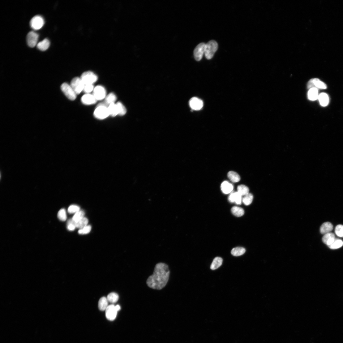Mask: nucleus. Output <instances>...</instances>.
I'll list each match as a JSON object with an SVG mask.
<instances>
[{
    "label": "nucleus",
    "mask_w": 343,
    "mask_h": 343,
    "mask_svg": "<svg viewBox=\"0 0 343 343\" xmlns=\"http://www.w3.org/2000/svg\"><path fill=\"white\" fill-rule=\"evenodd\" d=\"M189 104L192 109L196 111L202 109L204 105L203 101L196 97L191 98L189 102Z\"/></svg>",
    "instance_id": "12"
},
{
    "label": "nucleus",
    "mask_w": 343,
    "mask_h": 343,
    "mask_svg": "<svg viewBox=\"0 0 343 343\" xmlns=\"http://www.w3.org/2000/svg\"><path fill=\"white\" fill-rule=\"evenodd\" d=\"M107 298L109 302L111 303H115L119 300V296L117 293L113 292L108 295Z\"/></svg>",
    "instance_id": "33"
},
{
    "label": "nucleus",
    "mask_w": 343,
    "mask_h": 343,
    "mask_svg": "<svg viewBox=\"0 0 343 343\" xmlns=\"http://www.w3.org/2000/svg\"><path fill=\"white\" fill-rule=\"evenodd\" d=\"M39 35L37 33L33 31L29 32L27 35V41L28 45L30 48H34L37 45Z\"/></svg>",
    "instance_id": "9"
},
{
    "label": "nucleus",
    "mask_w": 343,
    "mask_h": 343,
    "mask_svg": "<svg viewBox=\"0 0 343 343\" xmlns=\"http://www.w3.org/2000/svg\"><path fill=\"white\" fill-rule=\"evenodd\" d=\"M80 210V208L76 205H72L70 206L68 209V211L70 214L76 213V212Z\"/></svg>",
    "instance_id": "39"
},
{
    "label": "nucleus",
    "mask_w": 343,
    "mask_h": 343,
    "mask_svg": "<svg viewBox=\"0 0 343 343\" xmlns=\"http://www.w3.org/2000/svg\"><path fill=\"white\" fill-rule=\"evenodd\" d=\"M206 45L204 43H200L196 46L195 49L194 56L197 61H199L202 60L203 55L205 54Z\"/></svg>",
    "instance_id": "8"
},
{
    "label": "nucleus",
    "mask_w": 343,
    "mask_h": 343,
    "mask_svg": "<svg viewBox=\"0 0 343 343\" xmlns=\"http://www.w3.org/2000/svg\"><path fill=\"white\" fill-rule=\"evenodd\" d=\"M228 177L229 179L233 182H238L241 180L240 175L234 171H229L228 174Z\"/></svg>",
    "instance_id": "25"
},
{
    "label": "nucleus",
    "mask_w": 343,
    "mask_h": 343,
    "mask_svg": "<svg viewBox=\"0 0 343 343\" xmlns=\"http://www.w3.org/2000/svg\"><path fill=\"white\" fill-rule=\"evenodd\" d=\"M246 250L244 248L238 247L233 248L231 251V253L234 256H239L244 254Z\"/></svg>",
    "instance_id": "27"
},
{
    "label": "nucleus",
    "mask_w": 343,
    "mask_h": 343,
    "mask_svg": "<svg viewBox=\"0 0 343 343\" xmlns=\"http://www.w3.org/2000/svg\"><path fill=\"white\" fill-rule=\"evenodd\" d=\"M108 301L107 298L105 297L101 298L99 300L98 303V307L99 310L102 311H105L108 305Z\"/></svg>",
    "instance_id": "21"
},
{
    "label": "nucleus",
    "mask_w": 343,
    "mask_h": 343,
    "mask_svg": "<svg viewBox=\"0 0 343 343\" xmlns=\"http://www.w3.org/2000/svg\"><path fill=\"white\" fill-rule=\"evenodd\" d=\"M308 87L309 88H318L322 89L327 88V86L324 82L321 81L318 79H311L308 84Z\"/></svg>",
    "instance_id": "13"
},
{
    "label": "nucleus",
    "mask_w": 343,
    "mask_h": 343,
    "mask_svg": "<svg viewBox=\"0 0 343 343\" xmlns=\"http://www.w3.org/2000/svg\"><path fill=\"white\" fill-rule=\"evenodd\" d=\"M88 222V219L84 217L78 221L75 222V225L76 228L81 229L87 226Z\"/></svg>",
    "instance_id": "29"
},
{
    "label": "nucleus",
    "mask_w": 343,
    "mask_h": 343,
    "mask_svg": "<svg viewBox=\"0 0 343 343\" xmlns=\"http://www.w3.org/2000/svg\"><path fill=\"white\" fill-rule=\"evenodd\" d=\"M218 48V44L215 41H210L206 44L205 54L208 60H210L213 57Z\"/></svg>",
    "instance_id": "3"
},
{
    "label": "nucleus",
    "mask_w": 343,
    "mask_h": 343,
    "mask_svg": "<svg viewBox=\"0 0 343 343\" xmlns=\"http://www.w3.org/2000/svg\"><path fill=\"white\" fill-rule=\"evenodd\" d=\"M333 229V225L330 222H327L324 223L321 225L320 231L322 234H325L330 233Z\"/></svg>",
    "instance_id": "18"
},
{
    "label": "nucleus",
    "mask_w": 343,
    "mask_h": 343,
    "mask_svg": "<svg viewBox=\"0 0 343 343\" xmlns=\"http://www.w3.org/2000/svg\"><path fill=\"white\" fill-rule=\"evenodd\" d=\"M108 108L110 115L114 117L119 115V111L116 104L111 103L109 106Z\"/></svg>",
    "instance_id": "22"
},
{
    "label": "nucleus",
    "mask_w": 343,
    "mask_h": 343,
    "mask_svg": "<svg viewBox=\"0 0 343 343\" xmlns=\"http://www.w3.org/2000/svg\"><path fill=\"white\" fill-rule=\"evenodd\" d=\"M67 229L70 231L75 230L76 228L75 225V222L72 219L69 220L67 222Z\"/></svg>",
    "instance_id": "38"
},
{
    "label": "nucleus",
    "mask_w": 343,
    "mask_h": 343,
    "mask_svg": "<svg viewBox=\"0 0 343 343\" xmlns=\"http://www.w3.org/2000/svg\"><path fill=\"white\" fill-rule=\"evenodd\" d=\"M45 23L43 18L41 16H34L31 19L30 25L31 28L34 30H37L41 29Z\"/></svg>",
    "instance_id": "7"
},
{
    "label": "nucleus",
    "mask_w": 343,
    "mask_h": 343,
    "mask_svg": "<svg viewBox=\"0 0 343 343\" xmlns=\"http://www.w3.org/2000/svg\"><path fill=\"white\" fill-rule=\"evenodd\" d=\"M105 316L108 320L113 321L116 317L118 311L113 304L109 305L105 310Z\"/></svg>",
    "instance_id": "11"
},
{
    "label": "nucleus",
    "mask_w": 343,
    "mask_h": 343,
    "mask_svg": "<svg viewBox=\"0 0 343 343\" xmlns=\"http://www.w3.org/2000/svg\"><path fill=\"white\" fill-rule=\"evenodd\" d=\"M318 99L321 105L323 106H326L328 104L329 97L327 94L325 93H322L319 94Z\"/></svg>",
    "instance_id": "20"
},
{
    "label": "nucleus",
    "mask_w": 343,
    "mask_h": 343,
    "mask_svg": "<svg viewBox=\"0 0 343 343\" xmlns=\"http://www.w3.org/2000/svg\"><path fill=\"white\" fill-rule=\"evenodd\" d=\"M253 196L251 193H248L244 196L242 199V201L244 204L246 206L250 205L252 203L253 199Z\"/></svg>",
    "instance_id": "31"
},
{
    "label": "nucleus",
    "mask_w": 343,
    "mask_h": 343,
    "mask_svg": "<svg viewBox=\"0 0 343 343\" xmlns=\"http://www.w3.org/2000/svg\"><path fill=\"white\" fill-rule=\"evenodd\" d=\"M116 104L117 105L118 111H119V115L121 116L125 115L126 112V110L125 106L120 102H118Z\"/></svg>",
    "instance_id": "35"
},
{
    "label": "nucleus",
    "mask_w": 343,
    "mask_h": 343,
    "mask_svg": "<svg viewBox=\"0 0 343 343\" xmlns=\"http://www.w3.org/2000/svg\"><path fill=\"white\" fill-rule=\"evenodd\" d=\"M170 275L168 265L164 263H159L156 265L152 274L147 279V285L152 289L161 290L167 285Z\"/></svg>",
    "instance_id": "1"
},
{
    "label": "nucleus",
    "mask_w": 343,
    "mask_h": 343,
    "mask_svg": "<svg viewBox=\"0 0 343 343\" xmlns=\"http://www.w3.org/2000/svg\"><path fill=\"white\" fill-rule=\"evenodd\" d=\"M50 45V42L47 39H45L38 43L37 45V48L40 50L44 51L48 49Z\"/></svg>",
    "instance_id": "19"
},
{
    "label": "nucleus",
    "mask_w": 343,
    "mask_h": 343,
    "mask_svg": "<svg viewBox=\"0 0 343 343\" xmlns=\"http://www.w3.org/2000/svg\"><path fill=\"white\" fill-rule=\"evenodd\" d=\"M249 188L244 185H240L238 187V192L242 196L249 193Z\"/></svg>",
    "instance_id": "30"
},
{
    "label": "nucleus",
    "mask_w": 343,
    "mask_h": 343,
    "mask_svg": "<svg viewBox=\"0 0 343 343\" xmlns=\"http://www.w3.org/2000/svg\"><path fill=\"white\" fill-rule=\"evenodd\" d=\"M343 245V242L341 240L336 238L333 242L328 247L331 249L335 250L341 247Z\"/></svg>",
    "instance_id": "32"
},
{
    "label": "nucleus",
    "mask_w": 343,
    "mask_h": 343,
    "mask_svg": "<svg viewBox=\"0 0 343 343\" xmlns=\"http://www.w3.org/2000/svg\"><path fill=\"white\" fill-rule=\"evenodd\" d=\"M94 88L93 85H85L83 91L86 94L89 93L93 91Z\"/></svg>",
    "instance_id": "41"
},
{
    "label": "nucleus",
    "mask_w": 343,
    "mask_h": 343,
    "mask_svg": "<svg viewBox=\"0 0 343 343\" xmlns=\"http://www.w3.org/2000/svg\"><path fill=\"white\" fill-rule=\"evenodd\" d=\"M116 100L117 97L115 94L111 92L106 96L104 103L109 106L111 103H114Z\"/></svg>",
    "instance_id": "28"
},
{
    "label": "nucleus",
    "mask_w": 343,
    "mask_h": 343,
    "mask_svg": "<svg viewBox=\"0 0 343 343\" xmlns=\"http://www.w3.org/2000/svg\"><path fill=\"white\" fill-rule=\"evenodd\" d=\"M223 259L221 258L218 257H216L211 264L210 268L212 270L218 268L221 265Z\"/></svg>",
    "instance_id": "24"
},
{
    "label": "nucleus",
    "mask_w": 343,
    "mask_h": 343,
    "mask_svg": "<svg viewBox=\"0 0 343 343\" xmlns=\"http://www.w3.org/2000/svg\"><path fill=\"white\" fill-rule=\"evenodd\" d=\"M58 217L59 220L62 221H65L67 218L66 210L64 209H61L58 212Z\"/></svg>",
    "instance_id": "36"
},
{
    "label": "nucleus",
    "mask_w": 343,
    "mask_h": 343,
    "mask_svg": "<svg viewBox=\"0 0 343 343\" xmlns=\"http://www.w3.org/2000/svg\"><path fill=\"white\" fill-rule=\"evenodd\" d=\"M242 199V196L238 192L231 193L228 198L229 200L230 203H235L238 205L241 204Z\"/></svg>",
    "instance_id": "15"
},
{
    "label": "nucleus",
    "mask_w": 343,
    "mask_h": 343,
    "mask_svg": "<svg viewBox=\"0 0 343 343\" xmlns=\"http://www.w3.org/2000/svg\"><path fill=\"white\" fill-rule=\"evenodd\" d=\"M336 239L335 236L334 234L329 233L324 234L322 238L324 243L328 246L332 244Z\"/></svg>",
    "instance_id": "17"
},
{
    "label": "nucleus",
    "mask_w": 343,
    "mask_h": 343,
    "mask_svg": "<svg viewBox=\"0 0 343 343\" xmlns=\"http://www.w3.org/2000/svg\"><path fill=\"white\" fill-rule=\"evenodd\" d=\"M231 212L234 216L240 217L243 216L244 214V209L240 207L234 206L231 209Z\"/></svg>",
    "instance_id": "26"
},
{
    "label": "nucleus",
    "mask_w": 343,
    "mask_h": 343,
    "mask_svg": "<svg viewBox=\"0 0 343 343\" xmlns=\"http://www.w3.org/2000/svg\"><path fill=\"white\" fill-rule=\"evenodd\" d=\"M61 89L66 96L70 100L74 101L76 99L77 94L70 85L66 83H64L61 85Z\"/></svg>",
    "instance_id": "5"
},
{
    "label": "nucleus",
    "mask_w": 343,
    "mask_h": 343,
    "mask_svg": "<svg viewBox=\"0 0 343 343\" xmlns=\"http://www.w3.org/2000/svg\"><path fill=\"white\" fill-rule=\"evenodd\" d=\"M318 96L317 88H313L310 89L308 92V97L310 100L315 101L318 98Z\"/></svg>",
    "instance_id": "23"
},
{
    "label": "nucleus",
    "mask_w": 343,
    "mask_h": 343,
    "mask_svg": "<svg viewBox=\"0 0 343 343\" xmlns=\"http://www.w3.org/2000/svg\"><path fill=\"white\" fill-rule=\"evenodd\" d=\"M335 232L339 237L343 238V225H337L335 229Z\"/></svg>",
    "instance_id": "37"
},
{
    "label": "nucleus",
    "mask_w": 343,
    "mask_h": 343,
    "mask_svg": "<svg viewBox=\"0 0 343 343\" xmlns=\"http://www.w3.org/2000/svg\"><path fill=\"white\" fill-rule=\"evenodd\" d=\"M82 103L86 105H91L96 103L97 100L93 94H86L81 98Z\"/></svg>",
    "instance_id": "14"
},
{
    "label": "nucleus",
    "mask_w": 343,
    "mask_h": 343,
    "mask_svg": "<svg viewBox=\"0 0 343 343\" xmlns=\"http://www.w3.org/2000/svg\"><path fill=\"white\" fill-rule=\"evenodd\" d=\"M108 106L104 102L99 104L94 112V115L97 119L103 120L110 115Z\"/></svg>",
    "instance_id": "2"
},
{
    "label": "nucleus",
    "mask_w": 343,
    "mask_h": 343,
    "mask_svg": "<svg viewBox=\"0 0 343 343\" xmlns=\"http://www.w3.org/2000/svg\"><path fill=\"white\" fill-rule=\"evenodd\" d=\"M233 185L227 181L223 182L221 185V190L223 193L228 194L232 192L233 190Z\"/></svg>",
    "instance_id": "16"
},
{
    "label": "nucleus",
    "mask_w": 343,
    "mask_h": 343,
    "mask_svg": "<svg viewBox=\"0 0 343 343\" xmlns=\"http://www.w3.org/2000/svg\"><path fill=\"white\" fill-rule=\"evenodd\" d=\"M92 94L97 101H100L105 98L106 97V91L103 87L98 86L94 88Z\"/></svg>",
    "instance_id": "10"
},
{
    "label": "nucleus",
    "mask_w": 343,
    "mask_h": 343,
    "mask_svg": "<svg viewBox=\"0 0 343 343\" xmlns=\"http://www.w3.org/2000/svg\"><path fill=\"white\" fill-rule=\"evenodd\" d=\"M91 230V227L90 225H87L83 228L80 229L78 233L80 234H84L89 233Z\"/></svg>",
    "instance_id": "40"
},
{
    "label": "nucleus",
    "mask_w": 343,
    "mask_h": 343,
    "mask_svg": "<svg viewBox=\"0 0 343 343\" xmlns=\"http://www.w3.org/2000/svg\"><path fill=\"white\" fill-rule=\"evenodd\" d=\"M77 94L84 90L85 85L80 78L75 77L71 81L70 85Z\"/></svg>",
    "instance_id": "6"
},
{
    "label": "nucleus",
    "mask_w": 343,
    "mask_h": 343,
    "mask_svg": "<svg viewBox=\"0 0 343 343\" xmlns=\"http://www.w3.org/2000/svg\"><path fill=\"white\" fill-rule=\"evenodd\" d=\"M115 308L116 310L118 312L121 310V307L119 305H118L115 306Z\"/></svg>",
    "instance_id": "42"
},
{
    "label": "nucleus",
    "mask_w": 343,
    "mask_h": 343,
    "mask_svg": "<svg viewBox=\"0 0 343 343\" xmlns=\"http://www.w3.org/2000/svg\"><path fill=\"white\" fill-rule=\"evenodd\" d=\"M81 79L85 85H93L98 80V77L91 71H87L82 75Z\"/></svg>",
    "instance_id": "4"
},
{
    "label": "nucleus",
    "mask_w": 343,
    "mask_h": 343,
    "mask_svg": "<svg viewBox=\"0 0 343 343\" xmlns=\"http://www.w3.org/2000/svg\"><path fill=\"white\" fill-rule=\"evenodd\" d=\"M85 212L82 210H79L75 214L72 219L75 222H76L84 217Z\"/></svg>",
    "instance_id": "34"
}]
</instances>
